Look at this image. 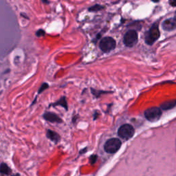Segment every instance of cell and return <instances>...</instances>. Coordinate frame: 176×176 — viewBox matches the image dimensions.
Wrapping results in <instances>:
<instances>
[{
    "instance_id": "cell-1",
    "label": "cell",
    "mask_w": 176,
    "mask_h": 176,
    "mask_svg": "<svg viewBox=\"0 0 176 176\" xmlns=\"http://www.w3.org/2000/svg\"><path fill=\"white\" fill-rule=\"evenodd\" d=\"M160 30L158 28V24L157 23H154L152 25L145 35V42L148 45H152L155 43L160 37Z\"/></svg>"
},
{
    "instance_id": "cell-2",
    "label": "cell",
    "mask_w": 176,
    "mask_h": 176,
    "mask_svg": "<svg viewBox=\"0 0 176 176\" xmlns=\"http://www.w3.org/2000/svg\"><path fill=\"white\" fill-rule=\"evenodd\" d=\"M121 146V142L118 138H112L105 142L104 146L105 151L109 153H114L118 151Z\"/></svg>"
},
{
    "instance_id": "cell-3",
    "label": "cell",
    "mask_w": 176,
    "mask_h": 176,
    "mask_svg": "<svg viewBox=\"0 0 176 176\" xmlns=\"http://www.w3.org/2000/svg\"><path fill=\"white\" fill-rule=\"evenodd\" d=\"M116 43L112 37H105L100 41L99 47L102 52H109L116 47Z\"/></svg>"
},
{
    "instance_id": "cell-4",
    "label": "cell",
    "mask_w": 176,
    "mask_h": 176,
    "mask_svg": "<svg viewBox=\"0 0 176 176\" xmlns=\"http://www.w3.org/2000/svg\"><path fill=\"white\" fill-rule=\"evenodd\" d=\"M118 134L122 139L129 140L133 137L134 134V129L131 124H123L118 129Z\"/></svg>"
},
{
    "instance_id": "cell-5",
    "label": "cell",
    "mask_w": 176,
    "mask_h": 176,
    "mask_svg": "<svg viewBox=\"0 0 176 176\" xmlns=\"http://www.w3.org/2000/svg\"><path fill=\"white\" fill-rule=\"evenodd\" d=\"M145 118L151 122H156L162 116V111L158 107H151L147 109L145 112Z\"/></svg>"
},
{
    "instance_id": "cell-6",
    "label": "cell",
    "mask_w": 176,
    "mask_h": 176,
    "mask_svg": "<svg viewBox=\"0 0 176 176\" xmlns=\"http://www.w3.org/2000/svg\"><path fill=\"white\" fill-rule=\"evenodd\" d=\"M138 33L134 30L127 32L124 36V43L127 47H133L138 42Z\"/></svg>"
},
{
    "instance_id": "cell-7",
    "label": "cell",
    "mask_w": 176,
    "mask_h": 176,
    "mask_svg": "<svg viewBox=\"0 0 176 176\" xmlns=\"http://www.w3.org/2000/svg\"><path fill=\"white\" fill-rule=\"evenodd\" d=\"M43 118L46 121L52 122V123H62L63 122V120L54 112H45L43 114Z\"/></svg>"
},
{
    "instance_id": "cell-8",
    "label": "cell",
    "mask_w": 176,
    "mask_h": 176,
    "mask_svg": "<svg viewBox=\"0 0 176 176\" xmlns=\"http://www.w3.org/2000/svg\"><path fill=\"white\" fill-rule=\"evenodd\" d=\"M163 28L166 31H172L176 28V21L174 18L166 19L163 23Z\"/></svg>"
},
{
    "instance_id": "cell-9",
    "label": "cell",
    "mask_w": 176,
    "mask_h": 176,
    "mask_svg": "<svg viewBox=\"0 0 176 176\" xmlns=\"http://www.w3.org/2000/svg\"><path fill=\"white\" fill-rule=\"evenodd\" d=\"M46 137L50 140L51 141L57 144L61 140V136L56 131H52L51 129H47L46 131Z\"/></svg>"
},
{
    "instance_id": "cell-10",
    "label": "cell",
    "mask_w": 176,
    "mask_h": 176,
    "mask_svg": "<svg viewBox=\"0 0 176 176\" xmlns=\"http://www.w3.org/2000/svg\"><path fill=\"white\" fill-rule=\"evenodd\" d=\"M57 106H61L63 107L66 111L68 110V102H67L66 98L65 97V96H63V97H61L60 99L57 100V102L51 103L50 105H49V107H57Z\"/></svg>"
},
{
    "instance_id": "cell-11",
    "label": "cell",
    "mask_w": 176,
    "mask_h": 176,
    "mask_svg": "<svg viewBox=\"0 0 176 176\" xmlns=\"http://www.w3.org/2000/svg\"><path fill=\"white\" fill-rule=\"evenodd\" d=\"M176 105V100H170L168 101L163 102L161 105V108L163 110H171Z\"/></svg>"
},
{
    "instance_id": "cell-12",
    "label": "cell",
    "mask_w": 176,
    "mask_h": 176,
    "mask_svg": "<svg viewBox=\"0 0 176 176\" xmlns=\"http://www.w3.org/2000/svg\"><path fill=\"white\" fill-rule=\"evenodd\" d=\"M12 173V170L6 163H1L0 165V173L2 175H9Z\"/></svg>"
},
{
    "instance_id": "cell-13",
    "label": "cell",
    "mask_w": 176,
    "mask_h": 176,
    "mask_svg": "<svg viewBox=\"0 0 176 176\" xmlns=\"http://www.w3.org/2000/svg\"><path fill=\"white\" fill-rule=\"evenodd\" d=\"M49 87H50V86H49L48 83H43L41 85L40 88H39V90H38V94H41V93L44 92L45 90H47V89L49 88Z\"/></svg>"
},
{
    "instance_id": "cell-14",
    "label": "cell",
    "mask_w": 176,
    "mask_h": 176,
    "mask_svg": "<svg viewBox=\"0 0 176 176\" xmlns=\"http://www.w3.org/2000/svg\"><path fill=\"white\" fill-rule=\"evenodd\" d=\"M35 35L37 37H44L45 35V31L43 29H39L38 30H37L36 33H35Z\"/></svg>"
},
{
    "instance_id": "cell-15",
    "label": "cell",
    "mask_w": 176,
    "mask_h": 176,
    "mask_svg": "<svg viewBox=\"0 0 176 176\" xmlns=\"http://www.w3.org/2000/svg\"><path fill=\"white\" fill-rule=\"evenodd\" d=\"M102 6H100L99 5H95L94 6L90 8V11H98V10L101 9L102 8Z\"/></svg>"
},
{
    "instance_id": "cell-16",
    "label": "cell",
    "mask_w": 176,
    "mask_h": 176,
    "mask_svg": "<svg viewBox=\"0 0 176 176\" xmlns=\"http://www.w3.org/2000/svg\"><path fill=\"white\" fill-rule=\"evenodd\" d=\"M21 15V16L22 17H23V18H25V19H29V17H28V16L26 14H25V13H21L20 14Z\"/></svg>"
},
{
    "instance_id": "cell-17",
    "label": "cell",
    "mask_w": 176,
    "mask_h": 176,
    "mask_svg": "<svg viewBox=\"0 0 176 176\" xmlns=\"http://www.w3.org/2000/svg\"><path fill=\"white\" fill-rule=\"evenodd\" d=\"M169 4L172 6H176V1H170Z\"/></svg>"
},
{
    "instance_id": "cell-18",
    "label": "cell",
    "mask_w": 176,
    "mask_h": 176,
    "mask_svg": "<svg viewBox=\"0 0 176 176\" xmlns=\"http://www.w3.org/2000/svg\"><path fill=\"white\" fill-rule=\"evenodd\" d=\"M37 97H35V100H34V101H33V102H32V104H31V106H32V105H34V104L35 103V102H37Z\"/></svg>"
},
{
    "instance_id": "cell-19",
    "label": "cell",
    "mask_w": 176,
    "mask_h": 176,
    "mask_svg": "<svg viewBox=\"0 0 176 176\" xmlns=\"http://www.w3.org/2000/svg\"><path fill=\"white\" fill-rule=\"evenodd\" d=\"M42 2H43V3H44V4H49V3H50V1H42Z\"/></svg>"
},
{
    "instance_id": "cell-20",
    "label": "cell",
    "mask_w": 176,
    "mask_h": 176,
    "mask_svg": "<svg viewBox=\"0 0 176 176\" xmlns=\"http://www.w3.org/2000/svg\"><path fill=\"white\" fill-rule=\"evenodd\" d=\"M174 19H175V20L176 21V12H175V16H174Z\"/></svg>"
},
{
    "instance_id": "cell-21",
    "label": "cell",
    "mask_w": 176,
    "mask_h": 176,
    "mask_svg": "<svg viewBox=\"0 0 176 176\" xmlns=\"http://www.w3.org/2000/svg\"><path fill=\"white\" fill-rule=\"evenodd\" d=\"M13 176H20V175H19V174H16V175H13Z\"/></svg>"
}]
</instances>
